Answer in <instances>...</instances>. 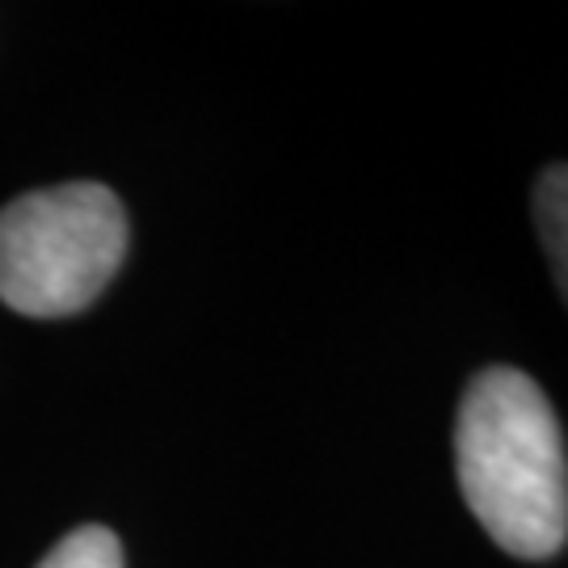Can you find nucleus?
<instances>
[{"label": "nucleus", "mask_w": 568, "mask_h": 568, "mask_svg": "<svg viewBox=\"0 0 568 568\" xmlns=\"http://www.w3.org/2000/svg\"><path fill=\"white\" fill-rule=\"evenodd\" d=\"M455 467L471 518L518 560H551L568 539V450L548 392L488 366L464 392Z\"/></svg>", "instance_id": "f257e3e1"}, {"label": "nucleus", "mask_w": 568, "mask_h": 568, "mask_svg": "<svg viewBox=\"0 0 568 568\" xmlns=\"http://www.w3.org/2000/svg\"><path fill=\"white\" fill-rule=\"evenodd\" d=\"M126 253L122 203L98 182L51 185L0 211V300L21 316H72Z\"/></svg>", "instance_id": "f03ea898"}, {"label": "nucleus", "mask_w": 568, "mask_h": 568, "mask_svg": "<svg viewBox=\"0 0 568 568\" xmlns=\"http://www.w3.org/2000/svg\"><path fill=\"white\" fill-rule=\"evenodd\" d=\"M530 215H535V232H539L544 257L551 265V278L568 304V164H551L539 173Z\"/></svg>", "instance_id": "7ed1b4c3"}, {"label": "nucleus", "mask_w": 568, "mask_h": 568, "mask_svg": "<svg viewBox=\"0 0 568 568\" xmlns=\"http://www.w3.org/2000/svg\"><path fill=\"white\" fill-rule=\"evenodd\" d=\"M39 568H122V548L105 527H81L60 539Z\"/></svg>", "instance_id": "20e7f679"}]
</instances>
